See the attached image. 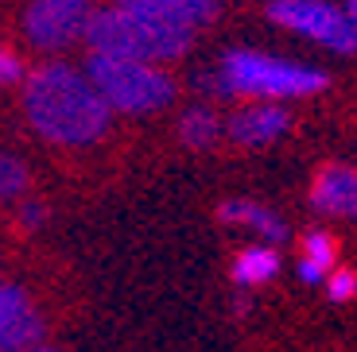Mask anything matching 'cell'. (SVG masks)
<instances>
[{"label":"cell","instance_id":"1","mask_svg":"<svg viewBox=\"0 0 357 352\" xmlns=\"http://www.w3.org/2000/svg\"><path fill=\"white\" fill-rule=\"evenodd\" d=\"M24 113L43 140L51 143H93L105 136L109 105L98 97L89 78L66 62H47L24 81Z\"/></svg>","mask_w":357,"mask_h":352},{"label":"cell","instance_id":"2","mask_svg":"<svg viewBox=\"0 0 357 352\" xmlns=\"http://www.w3.org/2000/svg\"><path fill=\"white\" fill-rule=\"evenodd\" d=\"M86 43L93 47L98 58H125V62L160 66V62H171L178 54H187L195 35L113 4V8H93V19L86 27Z\"/></svg>","mask_w":357,"mask_h":352},{"label":"cell","instance_id":"3","mask_svg":"<svg viewBox=\"0 0 357 352\" xmlns=\"http://www.w3.org/2000/svg\"><path fill=\"white\" fill-rule=\"evenodd\" d=\"M218 93H237V97H311L326 86V74L314 66H299L287 58H272V54L257 51H229L222 58V70L210 81Z\"/></svg>","mask_w":357,"mask_h":352},{"label":"cell","instance_id":"4","mask_svg":"<svg viewBox=\"0 0 357 352\" xmlns=\"http://www.w3.org/2000/svg\"><path fill=\"white\" fill-rule=\"evenodd\" d=\"M89 86L109 105V113H160L175 101V81L148 62H125V58H93L86 62Z\"/></svg>","mask_w":357,"mask_h":352},{"label":"cell","instance_id":"5","mask_svg":"<svg viewBox=\"0 0 357 352\" xmlns=\"http://www.w3.org/2000/svg\"><path fill=\"white\" fill-rule=\"evenodd\" d=\"M268 19L295 35H307L314 43L331 47V51H357V35L349 27L346 12L334 8L331 0H268Z\"/></svg>","mask_w":357,"mask_h":352},{"label":"cell","instance_id":"6","mask_svg":"<svg viewBox=\"0 0 357 352\" xmlns=\"http://www.w3.org/2000/svg\"><path fill=\"white\" fill-rule=\"evenodd\" d=\"M93 19V0H31L24 12V31L39 51H66L86 39Z\"/></svg>","mask_w":357,"mask_h":352},{"label":"cell","instance_id":"7","mask_svg":"<svg viewBox=\"0 0 357 352\" xmlns=\"http://www.w3.org/2000/svg\"><path fill=\"white\" fill-rule=\"evenodd\" d=\"M116 8L136 12V16H148L155 24H167V27H178V31L195 35L198 27H206L214 19L218 4L214 0H116Z\"/></svg>","mask_w":357,"mask_h":352},{"label":"cell","instance_id":"8","mask_svg":"<svg viewBox=\"0 0 357 352\" xmlns=\"http://www.w3.org/2000/svg\"><path fill=\"white\" fill-rule=\"evenodd\" d=\"M311 202H314L319 213L357 221V170H349V167H322L319 175H314Z\"/></svg>","mask_w":357,"mask_h":352},{"label":"cell","instance_id":"9","mask_svg":"<svg viewBox=\"0 0 357 352\" xmlns=\"http://www.w3.org/2000/svg\"><path fill=\"white\" fill-rule=\"evenodd\" d=\"M291 116L284 113L280 105H257V109H245L229 120V136L245 147H264V143L280 140L287 132Z\"/></svg>","mask_w":357,"mask_h":352},{"label":"cell","instance_id":"10","mask_svg":"<svg viewBox=\"0 0 357 352\" xmlns=\"http://www.w3.org/2000/svg\"><path fill=\"white\" fill-rule=\"evenodd\" d=\"M222 221L241 225V229H252V232H260V237H268V240H284L287 237L284 221H280L272 209L257 205V202H225L222 205Z\"/></svg>","mask_w":357,"mask_h":352},{"label":"cell","instance_id":"11","mask_svg":"<svg viewBox=\"0 0 357 352\" xmlns=\"http://www.w3.org/2000/svg\"><path fill=\"white\" fill-rule=\"evenodd\" d=\"M280 271V255L272 248H249L233 259V282L237 287H260Z\"/></svg>","mask_w":357,"mask_h":352},{"label":"cell","instance_id":"12","mask_svg":"<svg viewBox=\"0 0 357 352\" xmlns=\"http://www.w3.org/2000/svg\"><path fill=\"white\" fill-rule=\"evenodd\" d=\"M334 240L326 232H307L303 240V259H299V279L303 282H322L334 267Z\"/></svg>","mask_w":357,"mask_h":352},{"label":"cell","instance_id":"13","mask_svg":"<svg viewBox=\"0 0 357 352\" xmlns=\"http://www.w3.org/2000/svg\"><path fill=\"white\" fill-rule=\"evenodd\" d=\"M178 132H183V140L190 143V147H210V143L218 140V120L210 109H190L187 116H183V124H178Z\"/></svg>","mask_w":357,"mask_h":352},{"label":"cell","instance_id":"14","mask_svg":"<svg viewBox=\"0 0 357 352\" xmlns=\"http://www.w3.org/2000/svg\"><path fill=\"white\" fill-rule=\"evenodd\" d=\"M27 314H31V298H27L20 287H12V282H0V341H4V333Z\"/></svg>","mask_w":357,"mask_h":352},{"label":"cell","instance_id":"15","mask_svg":"<svg viewBox=\"0 0 357 352\" xmlns=\"http://www.w3.org/2000/svg\"><path fill=\"white\" fill-rule=\"evenodd\" d=\"M27 190V167L16 155H0V202H16Z\"/></svg>","mask_w":357,"mask_h":352},{"label":"cell","instance_id":"16","mask_svg":"<svg viewBox=\"0 0 357 352\" xmlns=\"http://www.w3.org/2000/svg\"><path fill=\"white\" fill-rule=\"evenodd\" d=\"M20 78H24V62H20V54L8 51V47H0V89L16 86Z\"/></svg>","mask_w":357,"mask_h":352},{"label":"cell","instance_id":"17","mask_svg":"<svg viewBox=\"0 0 357 352\" xmlns=\"http://www.w3.org/2000/svg\"><path fill=\"white\" fill-rule=\"evenodd\" d=\"M326 287H331V298L334 302H346V298H354V291H357V275L354 271H334L331 279H326Z\"/></svg>","mask_w":357,"mask_h":352},{"label":"cell","instance_id":"18","mask_svg":"<svg viewBox=\"0 0 357 352\" xmlns=\"http://www.w3.org/2000/svg\"><path fill=\"white\" fill-rule=\"evenodd\" d=\"M43 221H47L43 205H24V209H20V225H24V229H39Z\"/></svg>","mask_w":357,"mask_h":352},{"label":"cell","instance_id":"19","mask_svg":"<svg viewBox=\"0 0 357 352\" xmlns=\"http://www.w3.org/2000/svg\"><path fill=\"white\" fill-rule=\"evenodd\" d=\"M346 19H349V27H354V35H357V0L346 4Z\"/></svg>","mask_w":357,"mask_h":352},{"label":"cell","instance_id":"20","mask_svg":"<svg viewBox=\"0 0 357 352\" xmlns=\"http://www.w3.org/2000/svg\"><path fill=\"white\" fill-rule=\"evenodd\" d=\"M31 352H54V349H31Z\"/></svg>","mask_w":357,"mask_h":352}]
</instances>
